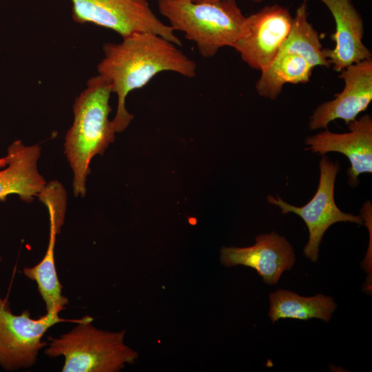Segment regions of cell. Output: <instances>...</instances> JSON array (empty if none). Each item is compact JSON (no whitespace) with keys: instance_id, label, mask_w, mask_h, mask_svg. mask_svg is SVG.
I'll use <instances>...</instances> for the list:
<instances>
[{"instance_id":"6da1fadb","label":"cell","mask_w":372,"mask_h":372,"mask_svg":"<svg viewBox=\"0 0 372 372\" xmlns=\"http://www.w3.org/2000/svg\"><path fill=\"white\" fill-rule=\"evenodd\" d=\"M177 47L150 32L135 33L123 38L120 43L103 45L104 56L97 65V72L117 96L116 112L112 121L116 133L124 131L134 118L125 107L129 93L143 87L162 72L196 76V62Z\"/></svg>"},{"instance_id":"7a4b0ae2","label":"cell","mask_w":372,"mask_h":372,"mask_svg":"<svg viewBox=\"0 0 372 372\" xmlns=\"http://www.w3.org/2000/svg\"><path fill=\"white\" fill-rule=\"evenodd\" d=\"M110 85L99 74L89 79L86 87L75 99L74 118L65 138V152L73 172V191L84 197L90 164L102 155L115 139L109 115L112 111Z\"/></svg>"},{"instance_id":"3957f363","label":"cell","mask_w":372,"mask_h":372,"mask_svg":"<svg viewBox=\"0 0 372 372\" xmlns=\"http://www.w3.org/2000/svg\"><path fill=\"white\" fill-rule=\"evenodd\" d=\"M157 5L174 31L183 32L205 59L214 56L222 48H232L245 32L247 17L236 0H158Z\"/></svg>"},{"instance_id":"277c9868","label":"cell","mask_w":372,"mask_h":372,"mask_svg":"<svg viewBox=\"0 0 372 372\" xmlns=\"http://www.w3.org/2000/svg\"><path fill=\"white\" fill-rule=\"evenodd\" d=\"M85 316L59 338H50L45 354L63 356V372H118L134 363L138 353L125 344V331H108L92 324Z\"/></svg>"},{"instance_id":"5b68a950","label":"cell","mask_w":372,"mask_h":372,"mask_svg":"<svg viewBox=\"0 0 372 372\" xmlns=\"http://www.w3.org/2000/svg\"><path fill=\"white\" fill-rule=\"evenodd\" d=\"M329 68L318 32L308 21L304 1L297 9L291 32L278 53L256 83L258 94L275 100L286 83L309 81L316 67Z\"/></svg>"},{"instance_id":"8992f818","label":"cell","mask_w":372,"mask_h":372,"mask_svg":"<svg viewBox=\"0 0 372 372\" xmlns=\"http://www.w3.org/2000/svg\"><path fill=\"white\" fill-rule=\"evenodd\" d=\"M73 20L92 23L127 37L138 32L158 34L176 45L182 42L174 30L155 14L147 0H70Z\"/></svg>"},{"instance_id":"52a82bcc","label":"cell","mask_w":372,"mask_h":372,"mask_svg":"<svg viewBox=\"0 0 372 372\" xmlns=\"http://www.w3.org/2000/svg\"><path fill=\"white\" fill-rule=\"evenodd\" d=\"M320 179L318 189L313 198L304 205L296 207L284 201L280 196L269 195V203L280 207L281 213H293L304 221L309 240L304 247L303 254L312 262L318 259L320 245L328 228L338 222L363 224L360 216L345 213L336 205L334 198L335 183L340 169L339 163L332 162L322 155L319 162Z\"/></svg>"},{"instance_id":"ba28073f","label":"cell","mask_w":372,"mask_h":372,"mask_svg":"<svg viewBox=\"0 0 372 372\" xmlns=\"http://www.w3.org/2000/svg\"><path fill=\"white\" fill-rule=\"evenodd\" d=\"M63 321L57 313H46L38 319L31 318L28 311L14 315L7 303L0 309V366L15 371L34 364L45 344L43 335Z\"/></svg>"},{"instance_id":"9c48e42d","label":"cell","mask_w":372,"mask_h":372,"mask_svg":"<svg viewBox=\"0 0 372 372\" xmlns=\"http://www.w3.org/2000/svg\"><path fill=\"white\" fill-rule=\"evenodd\" d=\"M293 17L277 4L246 17L243 35L233 48L251 69L262 72L273 61L287 39Z\"/></svg>"},{"instance_id":"30bf717a","label":"cell","mask_w":372,"mask_h":372,"mask_svg":"<svg viewBox=\"0 0 372 372\" xmlns=\"http://www.w3.org/2000/svg\"><path fill=\"white\" fill-rule=\"evenodd\" d=\"M344 81L342 92L335 98L320 104L310 117L311 130L327 129L329 124L342 119L347 125L364 112L372 101V59L351 64L341 72Z\"/></svg>"},{"instance_id":"8fae6325","label":"cell","mask_w":372,"mask_h":372,"mask_svg":"<svg viewBox=\"0 0 372 372\" xmlns=\"http://www.w3.org/2000/svg\"><path fill=\"white\" fill-rule=\"evenodd\" d=\"M349 132L333 133L326 129L305 140L306 149L324 155L329 152L344 154L350 161L347 171L352 187L359 184L358 177L372 172V118L365 114L347 124Z\"/></svg>"},{"instance_id":"7c38bea8","label":"cell","mask_w":372,"mask_h":372,"mask_svg":"<svg viewBox=\"0 0 372 372\" xmlns=\"http://www.w3.org/2000/svg\"><path fill=\"white\" fill-rule=\"evenodd\" d=\"M220 259L226 267L242 265L254 269L271 285L277 284L282 273L290 270L296 261L291 245L275 231L258 236L256 243L250 247H223Z\"/></svg>"},{"instance_id":"4fadbf2b","label":"cell","mask_w":372,"mask_h":372,"mask_svg":"<svg viewBox=\"0 0 372 372\" xmlns=\"http://www.w3.org/2000/svg\"><path fill=\"white\" fill-rule=\"evenodd\" d=\"M333 17L335 30L331 35L335 45L323 49L334 71L371 58V53L363 43L364 23L351 0H319Z\"/></svg>"},{"instance_id":"5bb4252c","label":"cell","mask_w":372,"mask_h":372,"mask_svg":"<svg viewBox=\"0 0 372 372\" xmlns=\"http://www.w3.org/2000/svg\"><path fill=\"white\" fill-rule=\"evenodd\" d=\"M40 154L38 145L26 146L19 140L8 147L7 167L0 170V200L17 194L30 202L38 196L47 183L38 171Z\"/></svg>"},{"instance_id":"9a60e30c","label":"cell","mask_w":372,"mask_h":372,"mask_svg":"<svg viewBox=\"0 0 372 372\" xmlns=\"http://www.w3.org/2000/svg\"><path fill=\"white\" fill-rule=\"evenodd\" d=\"M269 302V316L273 323L284 318L301 320L318 318L329 322L337 308L332 297L323 294L304 297L285 289L271 293Z\"/></svg>"},{"instance_id":"2e32d148","label":"cell","mask_w":372,"mask_h":372,"mask_svg":"<svg viewBox=\"0 0 372 372\" xmlns=\"http://www.w3.org/2000/svg\"><path fill=\"white\" fill-rule=\"evenodd\" d=\"M59 232L54 223L50 220L49 242L45 256L36 265L23 269L24 275L37 283L46 313L57 314L68 304V299L62 294L54 262L56 235Z\"/></svg>"},{"instance_id":"e0dca14e","label":"cell","mask_w":372,"mask_h":372,"mask_svg":"<svg viewBox=\"0 0 372 372\" xmlns=\"http://www.w3.org/2000/svg\"><path fill=\"white\" fill-rule=\"evenodd\" d=\"M192 1H196V2H214V1H218L220 0H192ZM253 1H260L261 0H253Z\"/></svg>"},{"instance_id":"ac0fdd59","label":"cell","mask_w":372,"mask_h":372,"mask_svg":"<svg viewBox=\"0 0 372 372\" xmlns=\"http://www.w3.org/2000/svg\"><path fill=\"white\" fill-rule=\"evenodd\" d=\"M1 260H2V259H1V256H0V262H1ZM7 303H8V302H7L6 300H3V299L1 298V297H0V309H1V307H3L4 305H6Z\"/></svg>"},{"instance_id":"d6986e66","label":"cell","mask_w":372,"mask_h":372,"mask_svg":"<svg viewBox=\"0 0 372 372\" xmlns=\"http://www.w3.org/2000/svg\"><path fill=\"white\" fill-rule=\"evenodd\" d=\"M6 165V157L0 159V167Z\"/></svg>"}]
</instances>
